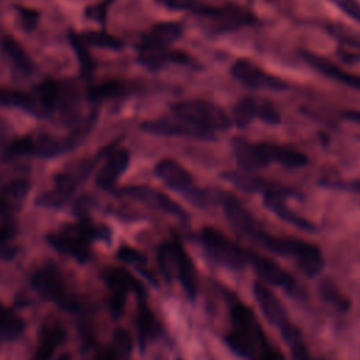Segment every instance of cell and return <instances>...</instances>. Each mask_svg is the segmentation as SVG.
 Segmentation results:
<instances>
[{
    "label": "cell",
    "mask_w": 360,
    "mask_h": 360,
    "mask_svg": "<svg viewBox=\"0 0 360 360\" xmlns=\"http://www.w3.org/2000/svg\"><path fill=\"white\" fill-rule=\"evenodd\" d=\"M129 152L125 148H112L111 152L107 153L105 163L101 166L96 176V184L104 190L112 188L118 179L122 176V173L127 170L129 165Z\"/></svg>",
    "instance_id": "obj_22"
},
{
    "label": "cell",
    "mask_w": 360,
    "mask_h": 360,
    "mask_svg": "<svg viewBox=\"0 0 360 360\" xmlns=\"http://www.w3.org/2000/svg\"><path fill=\"white\" fill-rule=\"evenodd\" d=\"M326 184L332 188H339V190L360 194V179L349 180V181H328Z\"/></svg>",
    "instance_id": "obj_45"
},
{
    "label": "cell",
    "mask_w": 360,
    "mask_h": 360,
    "mask_svg": "<svg viewBox=\"0 0 360 360\" xmlns=\"http://www.w3.org/2000/svg\"><path fill=\"white\" fill-rule=\"evenodd\" d=\"M48 242L53 249L63 255H69L75 257L77 262H86L90 256L89 250V239L82 232L80 226L72 225L65 228L62 232L48 235Z\"/></svg>",
    "instance_id": "obj_17"
},
{
    "label": "cell",
    "mask_w": 360,
    "mask_h": 360,
    "mask_svg": "<svg viewBox=\"0 0 360 360\" xmlns=\"http://www.w3.org/2000/svg\"><path fill=\"white\" fill-rule=\"evenodd\" d=\"M232 329L225 336L229 349L245 360H281L283 354L270 345L256 315L243 302H231Z\"/></svg>",
    "instance_id": "obj_1"
},
{
    "label": "cell",
    "mask_w": 360,
    "mask_h": 360,
    "mask_svg": "<svg viewBox=\"0 0 360 360\" xmlns=\"http://www.w3.org/2000/svg\"><path fill=\"white\" fill-rule=\"evenodd\" d=\"M80 38L86 45H93V46H98V48L117 51V49H121V46H122V42L117 37L110 35L104 31L84 32L80 35Z\"/></svg>",
    "instance_id": "obj_35"
},
{
    "label": "cell",
    "mask_w": 360,
    "mask_h": 360,
    "mask_svg": "<svg viewBox=\"0 0 360 360\" xmlns=\"http://www.w3.org/2000/svg\"><path fill=\"white\" fill-rule=\"evenodd\" d=\"M249 239L277 256L294 260L300 270L309 278L316 277L323 269L325 263L321 250L315 245L305 240L273 236L267 233L262 226H259Z\"/></svg>",
    "instance_id": "obj_4"
},
{
    "label": "cell",
    "mask_w": 360,
    "mask_h": 360,
    "mask_svg": "<svg viewBox=\"0 0 360 360\" xmlns=\"http://www.w3.org/2000/svg\"><path fill=\"white\" fill-rule=\"evenodd\" d=\"M117 256L122 262L138 266V267H141L142 264L146 263V256L142 252H139L134 248H129V246H121L117 252Z\"/></svg>",
    "instance_id": "obj_40"
},
{
    "label": "cell",
    "mask_w": 360,
    "mask_h": 360,
    "mask_svg": "<svg viewBox=\"0 0 360 360\" xmlns=\"http://www.w3.org/2000/svg\"><path fill=\"white\" fill-rule=\"evenodd\" d=\"M28 191V179L0 177V222L11 221V215L22 207Z\"/></svg>",
    "instance_id": "obj_18"
},
{
    "label": "cell",
    "mask_w": 360,
    "mask_h": 360,
    "mask_svg": "<svg viewBox=\"0 0 360 360\" xmlns=\"http://www.w3.org/2000/svg\"><path fill=\"white\" fill-rule=\"evenodd\" d=\"M46 118L58 117L65 121L76 118L79 108V91L70 82L45 80L34 90Z\"/></svg>",
    "instance_id": "obj_6"
},
{
    "label": "cell",
    "mask_w": 360,
    "mask_h": 360,
    "mask_svg": "<svg viewBox=\"0 0 360 360\" xmlns=\"http://www.w3.org/2000/svg\"><path fill=\"white\" fill-rule=\"evenodd\" d=\"M339 10L347 14L352 20L360 22V1L359 0H329Z\"/></svg>",
    "instance_id": "obj_42"
},
{
    "label": "cell",
    "mask_w": 360,
    "mask_h": 360,
    "mask_svg": "<svg viewBox=\"0 0 360 360\" xmlns=\"http://www.w3.org/2000/svg\"><path fill=\"white\" fill-rule=\"evenodd\" d=\"M200 242L207 255L226 269L240 270L248 264V250L215 228H204L200 232Z\"/></svg>",
    "instance_id": "obj_10"
},
{
    "label": "cell",
    "mask_w": 360,
    "mask_h": 360,
    "mask_svg": "<svg viewBox=\"0 0 360 360\" xmlns=\"http://www.w3.org/2000/svg\"><path fill=\"white\" fill-rule=\"evenodd\" d=\"M136 322H138L139 340H141V343L143 346L148 339L156 336V333L159 332V323H158L155 315L152 314V311L143 302V300H141V304H139V311H138Z\"/></svg>",
    "instance_id": "obj_32"
},
{
    "label": "cell",
    "mask_w": 360,
    "mask_h": 360,
    "mask_svg": "<svg viewBox=\"0 0 360 360\" xmlns=\"http://www.w3.org/2000/svg\"><path fill=\"white\" fill-rule=\"evenodd\" d=\"M138 60L141 65L150 70H158L162 69L166 65L170 63H179V65H186L190 63V58L187 53L177 51V49H156V51H145V52H138Z\"/></svg>",
    "instance_id": "obj_25"
},
{
    "label": "cell",
    "mask_w": 360,
    "mask_h": 360,
    "mask_svg": "<svg viewBox=\"0 0 360 360\" xmlns=\"http://www.w3.org/2000/svg\"><path fill=\"white\" fill-rule=\"evenodd\" d=\"M343 117L349 121L360 124V111H357V110H347L343 112Z\"/></svg>",
    "instance_id": "obj_47"
},
{
    "label": "cell",
    "mask_w": 360,
    "mask_h": 360,
    "mask_svg": "<svg viewBox=\"0 0 360 360\" xmlns=\"http://www.w3.org/2000/svg\"><path fill=\"white\" fill-rule=\"evenodd\" d=\"M125 300H127V292L112 290L111 291V298H110V312L114 319H118L125 309Z\"/></svg>",
    "instance_id": "obj_43"
},
{
    "label": "cell",
    "mask_w": 360,
    "mask_h": 360,
    "mask_svg": "<svg viewBox=\"0 0 360 360\" xmlns=\"http://www.w3.org/2000/svg\"><path fill=\"white\" fill-rule=\"evenodd\" d=\"M103 278L105 280L111 291L112 290H118L124 292L134 291L141 300L145 298V288L141 284V281H138L129 271L121 267H107L103 271Z\"/></svg>",
    "instance_id": "obj_26"
},
{
    "label": "cell",
    "mask_w": 360,
    "mask_h": 360,
    "mask_svg": "<svg viewBox=\"0 0 360 360\" xmlns=\"http://www.w3.org/2000/svg\"><path fill=\"white\" fill-rule=\"evenodd\" d=\"M257 103L259 97L253 96H245L239 98L232 110V124H235L239 128H245L253 120H257Z\"/></svg>",
    "instance_id": "obj_30"
},
{
    "label": "cell",
    "mask_w": 360,
    "mask_h": 360,
    "mask_svg": "<svg viewBox=\"0 0 360 360\" xmlns=\"http://www.w3.org/2000/svg\"><path fill=\"white\" fill-rule=\"evenodd\" d=\"M142 129L145 132L153 135H163V136H183L190 139H200V141H214L215 134L200 127H195L181 118L172 115L170 118H159L150 120L143 122Z\"/></svg>",
    "instance_id": "obj_15"
},
{
    "label": "cell",
    "mask_w": 360,
    "mask_h": 360,
    "mask_svg": "<svg viewBox=\"0 0 360 360\" xmlns=\"http://www.w3.org/2000/svg\"><path fill=\"white\" fill-rule=\"evenodd\" d=\"M97 159H86L65 167L55 176V188L39 195L38 204L49 208H59L66 204L72 197L77 186L87 177L93 170Z\"/></svg>",
    "instance_id": "obj_9"
},
{
    "label": "cell",
    "mask_w": 360,
    "mask_h": 360,
    "mask_svg": "<svg viewBox=\"0 0 360 360\" xmlns=\"http://www.w3.org/2000/svg\"><path fill=\"white\" fill-rule=\"evenodd\" d=\"M65 332L59 326H46L41 333L39 343L37 346L32 360H49L56 347L63 342Z\"/></svg>",
    "instance_id": "obj_28"
},
{
    "label": "cell",
    "mask_w": 360,
    "mask_h": 360,
    "mask_svg": "<svg viewBox=\"0 0 360 360\" xmlns=\"http://www.w3.org/2000/svg\"><path fill=\"white\" fill-rule=\"evenodd\" d=\"M200 20L210 31L222 34L250 25L255 21V14L240 6H212L210 13Z\"/></svg>",
    "instance_id": "obj_13"
},
{
    "label": "cell",
    "mask_w": 360,
    "mask_h": 360,
    "mask_svg": "<svg viewBox=\"0 0 360 360\" xmlns=\"http://www.w3.org/2000/svg\"><path fill=\"white\" fill-rule=\"evenodd\" d=\"M248 264L253 266L255 271L263 281L271 285L281 287L291 294H294V291L298 290L294 278L271 259H267L260 253L248 250Z\"/></svg>",
    "instance_id": "obj_19"
},
{
    "label": "cell",
    "mask_w": 360,
    "mask_h": 360,
    "mask_svg": "<svg viewBox=\"0 0 360 360\" xmlns=\"http://www.w3.org/2000/svg\"><path fill=\"white\" fill-rule=\"evenodd\" d=\"M172 115L181 118L210 132L226 131L232 125L231 117L219 105L200 98H187L170 104Z\"/></svg>",
    "instance_id": "obj_7"
},
{
    "label": "cell",
    "mask_w": 360,
    "mask_h": 360,
    "mask_svg": "<svg viewBox=\"0 0 360 360\" xmlns=\"http://www.w3.org/2000/svg\"><path fill=\"white\" fill-rule=\"evenodd\" d=\"M328 31L340 42L339 52L345 59H360V34L349 31L340 25L332 24Z\"/></svg>",
    "instance_id": "obj_27"
},
{
    "label": "cell",
    "mask_w": 360,
    "mask_h": 360,
    "mask_svg": "<svg viewBox=\"0 0 360 360\" xmlns=\"http://www.w3.org/2000/svg\"><path fill=\"white\" fill-rule=\"evenodd\" d=\"M253 295L266 319L280 330L281 336L288 343L291 354L297 356L305 352L308 347L304 343L300 330L290 321L281 301L270 291V288L266 284L257 281L253 284Z\"/></svg>",
    "instance_id": "obj_5"
},
{
    "label": "cell",
    "mask_w": 360,
    "mask_h": 360,
    "mask_svg": "<svg viewBox=\"0 0 360 360\" xmlns=\"http://www.w3.org/2000/svg\"><path fill=\"white\" fill-rule=\"evenodd\" d=\"M257 120H260L269 125H277L281 121V115H280V111L277 110V107L271 101H269L266 98H259Z\"/></svg>",
    "instance_id": "obj_39"
},
{
    "label": "cell",
    "mask_w": 360,
    "mask_h": 360,
    "mask_svg": "<svg viewBox=\"0 0 360 360\" xmlns=\"http://www.w3.org/2000/svg\"><path fill=\"white\" fill-rule=\"evenodd\" d=\"M1 49L6 53V56L13 62V65L22 73L30 75L32 70V62L30 56L25 53L24 48L15 41L13 37H3L0 41Z\"/></svg>",
    "instance_id": "obj_29"
},
{
    "label": "cell",
    "mask_w": 360,
    "mask_h": 360,
    "mask_svg": "<svg viewBox=\"0 0 360 360\" xmlns=\"http://www.w3.org/2000/svg\"><path fill=\"white\" fill-rule=\"evenodd\" d=\"M235 159L243 172H255L276 162L284 167L298 169L308 163V158L297 149L270 142H249L236 139L233 142Z\"/></svg>",
    "instance_id": "obj_3"
},
{
    "label": "cell",
    "mask_w": 360,
    "mask_h": 360,
    "mask_svg": "<svg viewBox=\"0 0 360 360\" xmlns=\"http://www.w3.org/2000/svg\"><path fill=\"white\" fill-rule=\"evenodd\" d=\"M24 330L22 319L0 302V339L14 340Z\"/></svg>",
    "instance_id": "obj_31"
},
{
    "label": "cell",
    "mask_w": 360,
    "mask_h": 360,
    "mask_svg": "<svg viewBox=\"0 0 360 360\" xmlns=\"http://www.w3.org/2000/svg\"><path fill=\"white\" fill-rule=\"evenodd\" d=\"M14 235L15 229L11 221H1L0 222V257L10 260L15 256L17 248L14 245Z\"/></svg>",
    "instance_id": "obj_36"
},
{
    "label": "cell",
    "mask_w": 360,
    "mask_h": 360,
    "mask_svg": "<svg viewBox=\"0 0 360 360\" xmlns=\"http://www.w3.org/2000/svg\"><path fill=\"white\" fill-rule=\"evenodd\" d=\"M20 15H21V21L24 24V27L27 30H32L37 25L38 21V13L31 10V8H25V7H20L18 8Z\"/></svg>",
    "instance_id": "obj_46"
},
{
    "label": "cell",
    "mask_w": 360,
    "mask_h": 360,
    "mask_svg": "<svg viewBox=\"0 0 360 360\" xmlns=\"http://www.w3.org/2000/svg\"><path fill=\"white\" fill-rule=\"evenodd\" d=\"M321 291H322V294H323V297H325V300H328V301H330L332 304H335V305H338L339 308H345L347 304L345 302V300L339 295V292L335 290V287L332 285V284H329V283H325L323 285H322V288H321Z\"/></svg>",
    "instance_id": "obj_44"
},
{
    "label": "cell",
    "mask_w": 360,
    "mask_h": 360,
    "mask_svg": "<svg viewBox=\"0 0 360 360\" xmlns=\"http://www.w3.org/2000/svg\"><path fill=\"white\" fill-rule=\"evenodd\" d=\"M58 360H70V357H69L68 354H62V356H60Z\"/></svg>",
    "instance_id": "obj_49"
},
{
    "label": "cell",
    "mask_w": 360,
    "mask_h": 360,
    "mask_svg": "<svg viewBox=\"0 0 360 360\" xmlns=\"http://www.w3.org/2000/svg\"><path fill=\"white\" fill-rule=\"evenodd\" d=\"M231 75L235 80L253 90L283 91L288 87L285 80L263 70L248 59H236L231 66Z\"/></svg>",
    "instance_id": "obj_11"
},
{
    "label": "cell",
    "mask_w": 360,
    "mask_h": 360,
    "mask_svg": "<svg viewBox=\"0 0 360 360\" xmlns=\"http://www.w3.org/2000/svg\"><path fill=\"white\" fill-rule=\"evenodd\" d=\"M183 34V25L176 21H162L155 24L146 34L142 35L138 52L156 51L169 48Z\"/></svg>",
    "instance_id": "obj_20"
},
{
    "label": "cell",
    "mask_w": 360,
    "mask_h": 360,
    "mask_svg": "<svg viewBox=\"0 0 360 360\" xmlns=\"http://www.w3.org/2000/svg\"><path fill=\"white\" fill-rule=\"evenodd\" d=\"M0 105H6L10 108H20L38 118H46L45 111L34 91L25 93L21 90L0 86Z\"/></svg>",
    "instance_id": "obj_23"
},
{
    "label": "cell",
    "mask_w": 360,
    "mask_h": 360,
    "mask_svg": "<svg viewBox=\"0 0 360 360\" xmlns=\"http://www.w3.org/2000/svg\"><path fill=\"white\" fill-rule=\"evenodd\" d=\"M302 58L311 68H314L316 72L322 73L323 76H326L343 86H347L350 89L360 91V75H354V73L340 68L339 65L330 62L328 58L314 53V52H309V51H304Z\"/></svg>",
    "instance_id": "obj_21"
},
{
    "label": "cell",
    "mask_w": 360,
    "mask_h": 360,
    "mask_svg": "<svg viewBox=\"0 0 360 360\" xmlns=\"http://www.w3.org/2000/svg\"><path fill=\"white\" fill-rule=\"evenodd\" d=\"M112 353L118 360H127L132 352V339L125 329H117L112 335Z\"/></svg>",
    "instance_id": "obj_38"
},
{
    "label": "cell",
    "mask_w": 360,
    "mask_h": 360,
    "mask_svg": "<svg viewBox=\"0 0 360 360\" xmlns=\"http://www.w3.org/2000/svg\"><path fill=\"white\" fill-rule=\"evenodd\" d=\"M32 287L48 301L58 304L65 309H73L76 302L69 294L59 271L52 267H42L32 276Z\"/></svg>",
    "instance_id": "obj_12"
},
{
    "label": "cell",
    "mask_w": 360,
    "mask_h": 360,
    "mask_svg": "<svg viewBox=\"0 0 360 360\" xmlns=\"http://www.w3.org/2000/svg\"><path fill=\"white\" fill-rule=\"evenodd\" d=\"M155 174L172 190L183 194L188 201L195 205L204 207L212 200H217L218 193L211 194L208 190H202L195 186L191 173L173 159H162L155 166Z\"/></svg>",
    "instance_id": "obj_8"
},
{
    "label": "cell",
    "mask_w": 360,
    "mask_h": 360,
    "mask_svg": "<svg viewBox=\"0 0 360 360\" xmlns=\"http://www.w3.org/2000/svg\"><path fill=\"white\" fill-rule=\"evenodd\" d=\"M112 1L114 0H103V1H98L97 4L89 6L86 8V17L93 20V21H97L98 24H104L105 17H107V11H108Z\"/></svg>",
    "instance_id": "obj_41"
},
{
    "label": "cell",
    "mask_w": 360,
    "mask_h": 360,
    "mask_svg": "<svg viewBox=\"0 0 360 360\" xmlns=\"http://www.w3.org/2000/svg\"><path fill=\"white\" fill-rule=\"evenodd\" d=\"M98 360H118V359L115 357L112 350H107L98 356Z\"/></svg>",
    "instance_id": "obj_48"
},
{
    "label": "cell",
    "mask_w": 360,
    "mask_h": 360,
    "mask_svg": "<svg viewBox=\"0 0 360 360\" xmlns=\"http://www.w3.org/2000/svg\"><path fill=\"white\" fill-rule=\"evenodd\" d=\"M156 1L170 10L186 11L197 15L198 18L204 17L212 7V4L204 3L201 0H156Z\"/></svg>",
    "instance_id": "obj_33"
},
{
    "label": "cell",
    "mask_w": 360,
    "mask_h": 360,
    "mask_svg": "<svg viewBox=\"0 0 360 360\" xmlns=\"http://www.w3.org/2000/svg\"><path fill=\"white\" fill-rule=\"evenodd\" d=\"M122 195L139 201L153 210L166 212L172 217H176L180 221H188V214L187 211L174 200H172L169 195L163 194L159 190L150 188L148 186H128L121 188L120 191Z\"/></svg>",
    "instance_id": "obj_14"
},
{
    "label": "cell",
    "mask_w": 360,
    "mask_h": 360,
    "mask_svg": "<svg viewBox=\"0 0 360 360\" xmlns=\"http://www.w3.org/2000/svg\"><path fill=\"white\" fill-rule=\"evenodd\" d=\"M69 39H70L72 48H73V51L77 56L82 77L83 79H90L91 72H93V60H91L90 52L87 51V45L82 41L80 35H76L73 32L69 34Z\"/></svg>",
    "instance_id": "obj_34"
},
{
    "label": "cell",
    "mask_w": 360,
    "mask_h": 360,
    "mask_svg": "<svg viewBox=\"0 0 360 360\" xmlns=\"http://www.w3.org/2000/svg\"><path fill=\"white\" fill-rule=\"evenodd\" d=\"M97 120V111L80 118L76 125L65 136H53L49 134H31L14 141L8 146L11 156H31V158H53L59 156L75 146H77L87 134L93 129Z\"/></svg>",
    "instance_id": "obj_2"
},
{
    "label": "cell",
    "mask_w": 360,
    "mask_h": 360,
    "mask_svg": "<svg viewBox=\"0 0 360 360\" xmlns=\"http://www.w3.org/2000/svg\"><path fill=\"white\" fill-rule=\"evenodd\" d=\"M263 204L266 205L267 210H270L274 215L281 218L283 221L300 228L301 231L305 232H316L318 228L315 224H312L309 219L301 217L295 211H292L285 202L284 198L277 197V195H266L263 197Z\"/></svg>",
    "instance_id": "obj_24"
},
{
    "label": "cell",
    "mask_w": 360,
    "mask_h": 360,
    "mask_svg": "<svg viewBox=\"0 0 360 360\" xmlns=\"http://www.w3.org/2000/svg\"><path fill=\"white\" fill-rule=\"evenodd\" d=\"M225 180H228L229 183H232L235 187L246 191V193H259L263 197L266 195H277L281 198H287V197H295L297 193L290 188L285 187L283 184H277L273 183L270 180L253 176L250 172H231V173H224L222 174Z\"/></svg>",
    "instance_id": "obj_16"
},
{
    "label": "cell",
    "mask_w": 360,
    "mask_h": 360,
    "mask_svg": "<svg viewBox=\"0 0 360 360\" xmlns=\"http://www.w3.org/2000/svg\"><path fill=\"white\" fill-rule=\"evenodd\" d=\"M125 93V86L120 82H105L100 86L93 87L89 91V97L93 101H103L107 98H114L120 97Z\"/></svg>",
    "instance_id": "obj_37"
}]
</instances>
